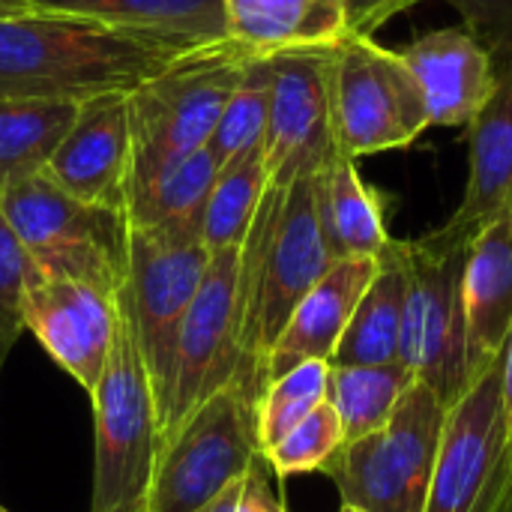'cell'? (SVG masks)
I'll return each mask as SVG.
<instances>
[{
  "instance_id": "obj_10",
  "label": "cell",
  "mask_w": 512,
  "mask_h": 512,
  "mask_svg": "<svg viewBox=\"0 0 512 512\" xmlns=\"http://www.w3.org/2000/svg\"><path fill=\"white\" fill-rule=\"evenodd\" d=\"M240 327V246H234L210 252L204 279L183 315L159 411L162 441H168L210 396L234 384L240 369Z\"/></svg>"
},
{
  "instance_id": "obj_8",
  "label": "cell",
  "mask_w": 512,
  "mask_h": 512,
  "mask_svg": "<svg viewBox=\"0 0 512 512\" xmlns=\"http://www.w3.org/2000/svg\"><path fill=\"white\" fill-rule=\"evenodd\" d=\"M330 102L336 144L351 159L402 150L429 129L420 84L375 36L348 33L330 51Z\"/></svg>"
},
{
  "instance_id": "obj_6",
  "label": "cell",
  "mask_w": 512,
  "mask_h": 512,
  "mask_svg": "<svg viewBox=\"0 0 512 512\" xmlns=\"http://www.w3.org/2000/svg\"><path fill=\"white\" fill-rule=\"evenodd\" d=\"M447 405L417 381L390 423L342 444L321 468L339 489L342 507L363 512H426Z\"/></svg>"
},
{
  "instance_id": "obj_20",
  "label": "cell",
  "mask_w": 512,
  "mask_h": 512,
  "mask_svg": "<svg viewBox=\"0 0 512 512\" xmlns=\"http://www.w3.org/2000/svg\"><path fill=\"white\" fill-rule=\"evenodd\" d=\"M228 39L255 57L330 51L348 33L342 0H222Z\"/></svg>"
},
{
  "instance_id": "obj_34",
  "label": "cell",
  "mask_w": 512,
  "mask_h": 512,
  "mask_svg": "<svg viewBox=\"0 0 512 512\" xmlns=\"http://www.w3.org/2000/svg\"><path fill=\"white\" fill-rule=\"evenodd\" d=\"M237 512H285L282 501L276 498L273 486H270V465L261 456H255V462L249 465L246 477H243V495H240V507Z\"/></svg>"
},
{
  "instance_id": "obj_39",
  "label": "cell",
  "mask_w": 512,
  "mask_h": 512,
  "mask_svg": "<svg viewBox=\"0 0 512 512\" xmlns=\"http://www.w3.org/2000/svg\"><path fill=\"white\" fill-rule=\"evenodd\" d=\"M339 512H363V510H354V507H342Z\"/></svg>"
},
{
  "instance_id": "obj_11",
  "label": "cell",
  "mask_w": 512,
  "mask_h": 512,
  "mask_svg": "<svg viewBox=\"0 0 512 512\" xmlns=\"http://www.w3.org/2000/svg\"><path fill=\"white\" fill-rule=\"evenodd\" d=\"M210 252L201 225H132L129 222V273L123 291L135 309L141 351L162 411L171 360L183 315L204 279Z\"/></svg>"
},
{
  "instance_id": "obj_35",
  "label": "cell",
  "mask_w": 512,
  "mask_h": 512,
  "mask_svg": "<svg viewBox=\"0 0 512 512\" xmlns=\"http://www.w3.org/2000/svg\"><path fill=\"white\" fill-rule=\"evenodd\" d=\"M501 396H504V420H507V477L512 486V333L501 360Z\"/></svg>"
},
{
  "instance_id": "obj_38",
  "label": "cell",
  "mask_w": 512,
  "mask_h": 512,
  "mask_svg": "<svg viewBox=\"0 0 512 512\" xmlns=\"http://www.w3.org/2000/svg\"><path fill=\"white\" fill-rule=\"evenodd\" d=\"M27 9H30V0H0V18L18 15V12H27Z\"/></svg>"
},
{
  "instance_id": "obj_5",
  "label": "cell",
  "mask_w": 512,
  "mask_h": 512,
  "mask_svg": "<svg viewBox=\"0 0 512 512\" xmlns=\"http://www.w3.org/2000/svg\"><path fill=\"white\" fill-rule=\"evenodd\" d=\"M0 207L39 273L90 282L108 294L126 282L129 216L123 210L78 201L42 174L0 192Z\"/></svg>"
},
{
  "instance_id": "obj_37",
  "label": "cell",
  "mask_w": 512,
  "mask_h": 512,
  "mask_svg": "<svg viewBox=\"0 0 512 512\" xmlns=\"http://www.w3.org/2000/svg\"><path fill=\"white\" fill-rule=\"evenodd\" d=\"M18 336L21 333H0V375H3V366H6V357H9V351H12V345L18 342ZM3 512V507H0Z\"/></svg>"
},
{
  "instance_id": "obj_9",
  "label": "cell",
  "mask_w": 512,
  "mask_h": 512,
  "mask_svg": "<svg viewBox=\"0 0 512 512\" xmlns=\"http://www.w3.org/2000/svg\"><path fill=\"white\" fill-rule=\"evenodd\" d=\"M261 456L258 408L237 387L210 396L159 447L144 512H198Z\"/></svg>"
},
{
  "instance_id": "obj_16",
  "label": "cell",
  "mask_w": 512,
  "mask_h": 512,
  "mask_svg": "<svg viewBox=\"0 0 512 512\" xmlns=\"http://www.w3.org/2000/svg\"><path fill=\"white\" fill-rule=\"evenodd\" d=\"M399 54L420 84L429 126H468L501 81L489 51L465 27L423 33Z\"/></svg>"
},
{
  "instance_id": "obj_21",
  "label": "cell",
  "mask_w": 512,
  "mask_h": 512,
  "mask_svg": "<svg viewBox=\"0 0 512 512\" xmlns=\"http://www.w3.org/2000/svg\"><path fill=\"white\" fill-rule=\"evenodd\" d=\"M315 201L333 261L378 258L390 246L393 237L384 225V204L360 177L357 159L339 150V144L315 174Z\"/></svg>"
},
{
  "instance_id": "obj_27",
  "label": "cell",
  "mask_w": 512,
  "mask_h": 512,
  "mask_svg": "<svg viewBox=\"0 0 512 512\" xmlns=\"http://www.w3.org/2000/svg\"><path fill=\"white\" fill-rule=\"evenodd\" d=\"M219 174V162L207 147L165 168L153 183L129 198L126 216L132 225H201L207 195Z\"/></svg>"
},
{
  "instance_id": "obj_24",
  "label": "cell",
  "mask_w": 512,
  "mask_h": 512,
  "mask_svg": "<svg viewBox=\"0 0 512 512\" xmlns=\"http://www.w3.org/2000/svg\"><path fill=\"white\" fill-rule=\"evenodd\" d=\"M81 102L0 99V192L45 171Z\"/></svg>"
},
{
  "instance_id": "obj_25",
  "label": "cell",
  "mask_w": 512,
  "mask_h": 512,
  "mask_svg": "<svg viewBox=\"0 0 512 512\" xmlns=\"http://www.w3.org/2000/svg\"><path fill=\"white\" fill-rule=\"evenodd\" d=\"M417 375L405 363L384 366H330L327 402L336 408L345 444L381 432Z\"/></svg>"
},
{
  "instance_id": "obj_12",
  "label": "cell",
  "mask_w": 512,
  "mask_h": 512,
  "mask_svg": "<svg viewBox=\"0 0 512 512\" xmlns=\"http://www.w3.org/2000/svg\"><path fill=\"white\" fill-rule=\"evenodd\" d=\"M501 360L447 411L426 512H512Z\"/></svg>"
},
{
  "instance_id": "obj_23",
  "label": "cell",
  "mask_w": 512,
  "mask_h": 512,
  "mask_svg": "<svg viewBox=\"0 0 512 512\" xmlns=\"http://www.w3.org/2000/svg\"><path fill=\"white\" fill-rule=\"evenodd\" d=\"M408 294V264L402 255V240L378 255V273L363 291L330 366H384L399 360L402 315Z\"/></svg>"
},
{
  "instance_id": "obj_32",
  "label": "cell",
  "mask_w": 512,
  "mask_h": 512,
  "mask_svg": "<svg viewBox=\"0 0 512 512\" xmlns=\"http://www.w3.org/2000/svg\"><path fill=\"white\" fill-rule=\"evenodd\" d=\"M27 273H30V258L0 207V333H24L21 291Z\"/></svg>"
},
{
  "instance_id": "obj_7",
  "label": "cell",
  "mask_w": 512,
  "mask_h": 512,
  "mask_svg": "<svg viewBox=\"0 0 512 512\" xmlns=\"http://www.w3.org/2000/svg\"><path fill=\"white\" fill-rule=\"evenodd\" d=\"M402 255L408 264V294L399 363L450 408L471 387L462 309L468 246L453 243L435 228L417 240H402Z\"/></svg>"
},
{
  "instance_id": "obj_2",
  "label": "cell",
  "mask_w": 512,
  "mask_h": 512,
  "mask_svg": "<svg viewBox=\"0 0 512 512\" xmlns=\"http://www.w3.org/2000/svg\"><path fill=\"white\" fill-rule=\"evenodd\" d=\"M318 174V171H315ZM315 174L267 186L240 246V369L234 384L255 402L267 390V357L297 303L333 264L315 201Z\"/></svg>"
},
{
  "instance_id": "obj_13",
  "label": "cell",
  "mask_w": 512,
  "mask_h": 512,
  "mask_svg": "<svg viewBox=\"0 0 512 512\" xmlns=\"http://www.w3.org/2000/svg\"><path fill=\"white\" fill-rule=\"evenodd\" d=\"M330 51H291L270 57L273 90L261 138L270 186L285 189L297 177L321 171L336 150Z\"/></svg>"
},
{
  "instance_id": "obj_31",
  "label": "cell",
  "mask_w": 512,
  "mask_h": 512,
  "mask_svg": "<svg viewBox=\"0 0 512 512\" xmlns=\"http://www.w3.org/2000/svg\"><path fill=\"white\" fill-rule=\"evenodd\" d=\"M462 27L489 51L498 78L512 75V0H447Z\"/></svg>"
},
{
  "instance_id": "obj_14",
  "label": "cell",
  "mask_w": 512,
  "mask_h": 512,
  "mask_svg": "<svg viewBox=\"0 0 512 512\" xmlns=\"http://www.w3.org/2000/svg\"><path fill=\"white\" fill-rule=\"evenodd\" d=\"M117 294L90 282L45 276L30 264L21 291V327L30 330L48 357L93 396L117 327Z\"/></svg>"
},
{
  "instance_id": "obj_15",
  "label": "cell",
  "mask_w": 512,
  "mask_h": 512,
  "mask_svg": "<svg viewBox=\"0 0 512 512\" xmlns=\"http://www.w3.org/2000/svg\"><path fill=\"white\" fill-rule=\"evenodd\" d=\"M42 177L78 201L126 213L132 183L129 93H105L81 102Z\"/></svg>"
},
{
  "instance_id": "obj_4",
  "label": "cell",
  "mask_w": 512,
  "mask_h": 512,
  "mask_svg": "<svg viewBox=\"0 0 512 512\" xmlns=\"http://www.w3.org/2000/svg\"><path fill=\"white\" fill-rule=\"evenodd\" d=\"M255 54L234 39L183 51L129 93L132 183L129 198L165 168L207 147L219 114Z\"/></svg>"
},
{
  "instance_id": "obj_1",
  "label": "cell",
  "mask_w": 512,
  "mask_h": 512,
  "mask_svg": "<svg viewBox=\"0 0 512 512\" xmlns=\"http://www.w3.org/2000/svg\"><path fill=\"white\" fill-rule=\"evenodd\" d=\"M183 51L90 18L27 9L0 18V99L87 102L132 93Z\"/></svg>"
},
{
  "instance_id": "obj_30",
  "label": "cell",
  "mask_w": 512,
  "mask_h": 512,
  "mask_svg": "<svg viewBox=\"0 0 512 512\" xmlns=\"http://www.w3.org/2000/svg\"><path fill=\"white\" fill-rule=\"evenodd\" d=\"M345 444L339 414L330 402H321L306 420H300L276 447L264 453L270 471L282 480L294 474L321 471L324 462Z\"/></svg>"
},
{
  "instance_id": "obj_3",
  "label": "cell",
  "mask_w": 512,
  "mask_h": 512,
  "mask_svg": "<svg viewBox=\"0 0 512 512\" xmlns=\"http://www.w3.org/2000/svg\"><path fill=\"white\" fill-rule=\"evenodd\" d=\"M117 327L93 402L90 512H141L159 456V411L141 351L135 309L120 285Z\"/></svg>"
},
{
  "instance_id": "obj_17",
  "label": "cell",
  "mask_w": 512,
  "mask_h": 512,
  "mask_svg": "<svg viewBox=\"0 0 512 512\" xmlns=\"http://www.w3.org/2000/svg\"><path fill=\"white\" fill-rule=\"evenodd\" d=\"M468 378H480L507 348L512 333V213L483 228L462 273Z\"/></svg>"
},
{
  "instance_id": "obj_36",
  "label": "cell",
  "mask_w": 512,
  "mask_h": 512,
  "mask_svg": "<svg viewBox=\"0 0 512 512\" xmlns=\"http://www.w3.org/2000/svg\"><path fill=\"white\" fill-rule=\"evenodd\" d=\"M243 477H246V474H243ZM243 477L234 480L228 489H222L216 498H210L198 512H237V507H240V495H243Z\"/></svg>"
},
{
  "instance_id": "obj_28",
  "label": "cell",
  "mask_w": 512,
  "mask_h": 512,
  "mask_svg": "<svg viewBox=\"0 0 512 512\" xmlns=\"http://www.w3.org/2000/svg\"><path fill=\"white\" fill-rule=\"evenodd\" d=\"M270 90H273V66L270 57H252L231 90L219 123L207 141V150L219 162H231L234 156L252 150L261 144L267 129V111H270Z\"/></svg>"
},
{
  "instance_id": "obj_19",
  "label": "cell",
  "mask_w": 512,
  "mask_h": 512,
  "mask_svg": "<svg viewBox=\"0 0 512 512\" xmlns=\"http://www.w3.org/2000/svg\"><path fill=\"white\" fill-rule=\"evenodd\" d=\"M378 273V258H342L297 303L267 357V384L306 360L330 363L363 291Z\"/></svg>"
},
{
  "instance_id": "obj_29",
  "label": "cell",
  "mask_w": 512,
  "mask_h": 512,
  "mask_svg": "<svg viewBox=\"0 0 512 512\" xmlns=\"http://www.w3.org/2000/svg\"><path fill=\"white\" fill-rule=\"evenodd\" d=\"M330 363L306 360L291 372L273 378L258 399V447L267 453L321 402H327Z\"/></svg>"
},
{
  "instance_id": "obj_33",
  "label": "cell",
  "mask_w": 512,
  "mask_h": 512,
  "mask_svg": "<svg viewBox=\"0 0 512 512\" xmlns=\"http://www.w3.org/2000/svg\"><path fill=\"white\" fill-rule=\"evenodd\" d=\"M342 3H345L351 33L375 36V30H381L390 18L408 12L411 6H417L423 0H342Z\"/></svg>"
},
{
  "instance_id": "obj_26",
  "label": "cell",
  "mask_w": 512,
  "mask_h": 512,
  "mask_svg": "<svg viewBox=\"0 0 512 512\" xmlns=\"http://www.w3.org/2000/svg\"><path fill=\"white\" fill-rule=\"evenodd\" d=\"M267 186L270 180H267L261 144L234 156L219 168L201 222V237L207 252L243 246Z\"/></svg>"
},
{
  "instance_id": "obj_18",
  "label": "cell",
  "mask_w": 512,
  "mask_h": 512,
  "mask_svg": "<svg viewBox=\"0 0 512 512\" xmlns=\"http://www.w3.org/2000/svg\"><path fill=\"white\" fill-rule=\"evenodd\" d=\"M471 171L462 204L438 228L453 243L471 240L495 219L512 213V75L501 78L492 99L468 123Z\"/></svg>"
},
{
  "instance_id": "obj_22",
  "label": "cell",
  "mask_w": 512,
  "mask_h": 512,
  "mask_svg": "<svg viewBox=\"0 0 512 512\" xmlns=\"http://www.w3.org/2000/svg\"><path fill=\"white\" fill-rule=\"evenodd\" d=\"M30 9L90 18L105 27L156 36L180 48L228 39L222 0H30Z\"/></svg>"
},
{
  "instance_id": "obj_40",
  "label": "cell",
  "mask_w": 512,
  "mask_h": 512,
  "mask_svg": "<svg viewBox=\"0 0 512 512\" xmlns=\"http://www.w3.org/2000/svg\"><path fill=\"white\" fill-rule=\"evenodd\" d=\"M141 512H144V510H141Z\"/></svg>"
}]
</instances>
